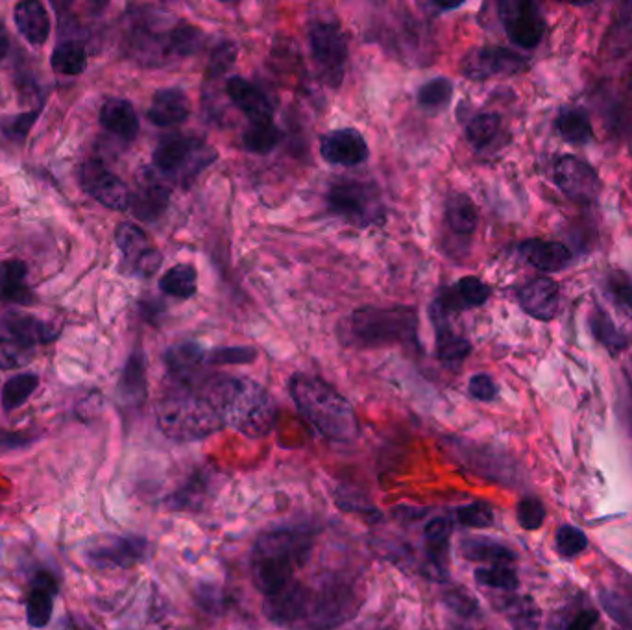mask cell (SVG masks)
<instances>
[{
    "instance_id": "obj_55",
    "label": "cell",
    "mask_w": 632,
    "mask_h": 630,
    "mask_svg": "<svg viewBox=\"0 0 632 630\" xmlns=\"http://www.w3.org/2000/svg\"><path fill=\"white\" fill-rule=\"evenodd\" d=\"M36 119L37 113H25V115L12 117V119H8V121H2L0 128H2V132L8 135L10 139L21 141V139H25L26 135H28Z\"/></svg>"
},
{
    "instance_id": "obj_4",
    "label": "cell",
    "mask_w": 632,
    "mask_h": 630,
    "mask_svg": "<svg viewBox=\"0 0 632 630\" xmlns=\"http://www.w3.org/2000/svg\"><path fill=\"white\" fill-rule=\"evenodd\" d=\"M418 315L411 307H363L346 316L341 340L350 348H385L416 342Z\"/></svg>"
},
{
    "instance_id": "obj_20",
    "label": "cell",
    "mask_w": 632,
    "mask_h": 630,
    "mask_svg": "<svg viewBox=\"0 0 632 630\" xmlns=\"http://www.w3.org/2000/svg\"><path fill=\"white\" fill-rule=\"evenodd\" d=\"M226 93L231 102L243 111L250 124L274 122V106L267 93L241 76H231L226 84Z\"/></svg>"
},
{
    "instance_id": "obj_7",
    "label": "cell",
    "mask_w": 632,
    "mask_h": 630,
    "mask_svg": "<svg viewBox=\"0 0 632 630\" xmlns=\"http://www.w3.org/2000/svg\"><path fill=\"white\" fill-rule=\"evenodd\" d=\"M328 209L357 228H368L385 220V204L374 183L339 180L326 194Z\"/></svg>"
},
{
    "instance_id": "obj_6",
    "label": "cell",
    "mask_w": 632,
    "mask_h": 630,
    "mask_svg": "<svg viewBox=\"0 0 632 630\" xmlns=\"http://www.w3.org/2000/svg\"><path fill=\"white\" fill-rule=\"evenodd\" d=\"M219 158L215 146L195 135H165L154 150V167L165 180L191 185Z\"/></svg>"
},
{
    "instance_id": "obj_13",
    "label": "cell",
    "mask_w": 632,
    "mask_h": 630,
    "mask_svg": "<svg viewBox=\"0 0 632 630\" xmlns=\"http://www.w3.org/2000/svg\"><path fill=\"white\" fill-rule=\"evenodd\" d=\"M115 241L126 265L141 278H150L158 272L163 255L152 244L150 237L137 224L122 222L115 231Z\"/></svg>"
},
{
    "instance_id": "obj_53",
    "label": "cell",
    "mask_w": 632,
    "mask_h": 630,
    "mask_svg": "<svg viewBox=\"0 0 632 630\" xmlns=\"http://www.w3.org/2000/svg\"><path fill=\"white\" fill-rule=\"evenodd\" d=\"M592 329L596 333L597 339L601 342H605L610 350H621L625 340L621 337V333H618V329L614 328V324L610 322V318L603 313H597L592 318Z\"/></svg>"
},
{
    "instance_id": "obj_37",
    "label": "cell",
    "mask_w": 632,
    "mask_h": 630,
    "mask_svg": "<svg viewBox=\"0 0 632 630\" xmlns=\"http://www.w3.org/2000/svg\"><path fill=\"white\" fill-rule=\"evenodd\" d=\"M196 274L195 267L191 265H176L169 272L163 274V278L159 279V289L169 296L180 298V300H189L196 294Z\"/></svg>"
},
{
    "instance_id": "obj_56",
    "label": "cell",
    "mask_w": 632,
    "mask_h": 630,
    "mask_svg": "<svg viewBox=\"0 0 632 630\" xmlns=\"http://www.w3.org/2000/svg\"><path fill=\"white\" fill-rule=\"evenodd\" d=\"M468 390L475 400L494 401L498 398V387H496L494 379L487 374H477V376L472 377Z\"/></svg>"
},
{
    "instance_id": "obj_34",
    "label": "cell",
    "mask_w": 632,
    "mask_h": 630,
    "mask_svg": "<svg viewBox=\"0 0 632 630\" xmlns=\"http://www.w3.org/2000/svg\"><path fill=\"white\" fill-rule=\"evenodd\" d=\"M437 331V357L444 364H455L464 361L470 352L472 344L459 333H455L450 326V320H433Z\"/></svg>"
},
{
    "instance_id": "obj_50",
    "label": "cell",
    "mask_w": 632,
    "mask_h": 630,
    "mask_svg": "<svg viewBox=\"0 0 632 630\" xmlns=\"http://www.w3.org/2000/svg\"><path fill=\"white\" fill-rule=\"evenodd\" d=\"M457 520L461 521L464 527L472 529H487L494 525V509L485 501H475L470 505H464L457 509Z\"/></svg>"
},
{
    "instance_id": "obj_33",
    "label": "cell",
    "mask_w": 632,
    "mask_h": 630,
    "mask_svg": "<svg viewBox=\"0 0 632 630\" xmlns=\"http://www.w3.org/2000/svg\"><path fill=\"white\" fill-rule=\"evenodd\" d=\"M28 267L23 261H8L0 268V298L6 302L28 305L32 302V292L26 285Z\"/></svg>"
},
{
    "instance_id": "obj_57",
    "label": "cell",
    "mask_w": 632,
    "mask_h": 630,
    "mask_svg": "<svg viewBox=\"0 0 632 630\" xmlns=\"http://www.w3.org/2000/svg\"><path fill=\"white\" fill-rule=\"evenodd\" d=\"M599 623V614L594 608H583L573 616L562 630H594Z\"/></svg>"
},
{
    "instance_id": "obj_43",
    "label": "cell",
    "mask_w": 632,
    "mask_h": 630,
    "mask_svg": "<svg viewBox=\"0 0 632 630\" xmlns=\"http://www.w3.org/2000/svg\"><path fill=\"white\" fill-rule=\"evenodd\" d=\"M501 130V117L498 113H481L468 122L466 126V139L470 145H474L477 150L487 148Z\"/></svg>"
},
{
    "instance_id": "obj_3",
    "label": "cell",
    "mask_w": 632,
    "mask_h": 630,
    "mask_svg": "<svg viewBox=\"0 0 632 630\" xmlns=\"http://www.w3.org/2000/svg\"><path fill=\"white\" fill-rule=\"evenodd\" d=\"M313 536L302 531L261 534L252 549V579L261 594L272 595L294 581L313 553Z\"/></svg>"
},
{
    "instance_id": "obj_11",
    "label": "cell",
    "mask_w": 632,
    "mask_h": 630,
    "mask_svg": "<svg viewBox=\"0 0 632 630\" xmlns=\"http://www.w3.org/2000/svg\"><path fill=\"white\" fill-rule=\"evenodd\" d=\"M499 19L512 43L523 49L536 47L546 32L542 13L535 2L529 0L499 2Z\"/></svg>"
},
{
    "instance_id": "obj_5",
    "label": "cell",
    "mask_w": 632,
    "mask_h": 630,
    "mask_svg": "<svg viewBox=\"0 0 632 630\" xmlns=\"http://www.w3.org/2000/svg\"><path fill=\"white\" fill-rule=\"evenodd\" d=\"M156 418L161 433L174 442L204 440L224 427L206 396L185 387L171 390L158 401Z\"/></svg>"
},
{
    "instance_id": "obj_8",
    "label": "cell",
    "mask_w": 632,
    "mask_h": 630,
    "mask_svg": "<svg viewBox=\"0 0 632 630\" xmlns=\"http://www.w3.org/2000/svg\"><path fill=\"white\" fill-rule=\"evenodd\" d=\"M309 41L320 80L329 87H339L348 63V39L341 26L333 21H318L311 26Z\"/></svg>"
},
{
    "instance_id": "obj_30",
    "label": "cell",
    "mask_w": 632,
    "mask_h": 630,
    "mask_svg": "<svg viewBox=\"0 0 632 630\" xmlns=\"http://www.w3.org/2000/svg\"><path fill=\"white\" fill-rule=\"evenodd\" d=\"M451 533L453 525L448 518H433L424 529L427 558L440 573H446L448 570Z\"/></svg>"
},
{
    "instance_id": "obj_29",
    "label": "cell",
    "mask_w": 632,
    "mask_h": 630,
    "mask_svg": "<svg viewBox=\"0 0 632 630\" xmlns=\"http://www.w3.org/2000/svg\"><path fill=\"white\" fill-rule=\"evenodd\" d=\"M2 328L6 329L15 339L21 340L30 350H34V346L37 344L52 342L58 337V329L45 324L43 320H37L34 316L28 315L8 316L2 324Z\"/></svg>"
},
{
    "instance_id": "obj_58",
    "label": "cell",
    "mask_w": 632,
    "mask_h": 630,
    "mask_svg": "<svg viewBox=\"0 0 632 630\" xmlns=\"http://www.w3.org/2000/svg\"><path fill=\"white\" fill-rule=\"evenodd\" d=\"M198 603L207 608V610H211V612H217L222 606V597H220L219 592L215 588L202 586L200 592H198Z\"/></svg>"
},
{
    "instance_id": "obj_10",
    "label": "cell",
    "mask_w": 632,
    "mask_h": 630,
    "mask_svg": "<svg viewBox=\"0 0 632 630\" xmlns=\"http://www.w3.org/2000/svg\"><path fill=\"white\" fill-rule=\"evenodd\" d=\"M357 610V595L342 582L324 584L322 590L313 592V601L307 614V627L311 630H333L352 618Z\"/></svg>"
},
{
    "instance_id": "obj_28",
    "label": "cell",
    "mask_w": 632,
    "mask_h": 630,
    "mask_svg": "<svg viewBox=\"0 0 632 630\" xmlns=\"http://www.w3.org/2000/svg\"><path fill=\"white\" fill-rule=\"evenodd\" d=\"M462 557L474 562H487L488 566H511L516 562V553L511 547L485 536H470L461 542Z\"/></svg>"
},
{
    "instance_id": "obj_21",
    "label": "cell",
    "mask_w": 632,
    "mask_h": 630,
    "mask_svg": "<svg viewBox=\"0 0 632 630\" xmlns=\"http://www.w3.org/2000/svg\"><path fill=\"white\" fill-rule=\"evenodd\" d=\"M518 300L527 315L549 322L559 311V285L549 278L531 279L518 292Z\"/></svg>"
},
{
    "instance_id": "obj_46",
    "label": "cell",
    "mask_w": 632,
    "mask_h": 630,
    "mask_svg": "<svg viewBox=\"0 0 632 630\" xmlns=\"http://www.w3.org/2000/svg\"><path fill=\"white\" fill-rule=\"evenodd\" d=\"M601 606L607 610L608 616L614 619L621 629L632 630V599L616 590L599 592Z\"/></svg>"
},
{
    "instance_id": "obj_22",
    "label": "cell",
    "mask_w": 632,
    "mask_h": 630,
    "mask_svg": "<svg viewBox=\"0 0 632 630\" xmlns=\"http://www.w3.org/2000/svg\"><path fill=\"white\" fill-rule=\"evenodd\" d=\"M58 594V581L47 573L39 571L30 584L26 597V623L32 629H45L54 614V595Z\"/></svg>"
},
{
    "instance_id": "obj_39",
    "label": "cell",
    "mask_w": 632,
    "mask_h": 630,
    "mask_svg": "<svg viewBox=\"0 0 632 630\" xmlns=\"http://www.w3.org/2000/svg\"><path fill=\"white\" fill-rule=\"evenodd\" d=\"M283 134L274 122L250 124L243 135L244 150L252 154H268L280 145Z\"/></svg>"
},
{
    "instance_id": "obj_59",
    "label": "cell",
    "mask_w": 632,
    "mask_h": 630,
    "mask_svg": "<svg viewBox=\"0 0 632 630\" xmlns=\"http://www.w3.org/2000/svg\"><path fill=\"white\" fill-rule=\"evenodd\" d=\"M616 296L620 298L621 303L632 307V283H618L616 285Z\"/></svg>"
},
{
    "instance_id": "obj_40",
    "label": "cell",
    "mask_w": 632,
    "mask_h": 630,
    "mask_svg": "<svg viewBox=\"0 0 632 630\" xmlns=\"http://www.w3.org/2000/svg\"><path fill=\"white\" fill-rule=\"evenodd\" d=\"M557 128L560 135L573 145H584L592 139V124L588 121L586 113L579 108L560 111Z\"/></svg>"
},
{
    "instance_id": "obj_14",
    "label": "cell",
    "mask_w": 632,
    "mask_h": 630,
    "mask_svg": "<svg viewBox=\"0 0 632 630\" xmlns=\"http://www.w3.org/2000/svg\"><path fill=\"white\" fill-rule=\"evenodd\" d=\"M178 25L171 23L167 15H145L139 19L132 32V47L141 60L158 63L172 54V32Z\"/></svg>"
},
{
    "instance_id": "obj_60",
    "label": "cell",
    "mask_w": 632,
    "mask_h": 630,
    "mask_svg": "<svg viewBox=\"0 0 632 630\" xmlns=\"http://www.w3.org/2000/svg\"><path fill=\"white\" fill-rule=\"evenodd\" d=\"M8 49H10V39H8V34H6V28L0 21V60L6 56Z\"/></svg>"
},
{
    "instance_id": "obj_44",
    "label": "cell",
    "mask_w": 632,
    "mask_h": 630,
    "mask_svg": "<svg viewBox=\"0 0 632 630\" xmlns=\"http://www.w3.org/2000/svg\"><path fill=\"white\" fill-rule=\"evenodd\" d=\"M474 579L481 586L509 594L520 588V579L511 566H481L474 571Z\"/></svg>"
},
{
    "instance_id": "obj_25",
    "label": "cell",
    "mask_w": 632,
    "mask_h": 630,
    "mask_svg": "<svg viewBox=\"0 0 632 630\" xmlns=\"http://www.w3.org/2000/svg\"><path fill=\"white\" fill-rule=\"evenodd\" d=\"M520 254L529 265L544 272H559L572 263V254L564 244L540 239H531L520 244Z\"/></svg>"
},
{
    "instance_id": "obj_2",
    "label": "cell",
    "mask_w": 632,
    "mask_h": 630,
    "mask_svg": "<svg viewBox=\"0 0 632 630\" xmlns=\"http://www.w3.org/2000/svg\"><path fill=\"white\" fill-rule=\"evenodd\" d=\"M289 390L296 409L322 437L341 444L357 438L359 422L352 403L324 379L294 374Z\"/></svg>"
},
{
    "instance_id": "obj_48",
    "label": "cell",
    "mask_w": 632,
    "mask_h": 630,
    "mask_svg": "<svg viewBox=\"0 0 632 630\" xmlns=\"http://www.w3.org/2000/svg\"><path fill=\"white\" fill-rule=\"evenodd\" d=\"M555 546L560 557L573 558L588 549V538L579 527L562 525L555 534Z\"/></svg>"
},
{
    "instance_id": "obj_38",
    "label": "cell",
    "mask_w": 632,
    "mask_h": 630,
    "mask_svg": "<svg viewBox=\"0 0 632 630\" xmlns=\"http://www.w3.org/2000/svg\"><path fill=\"white\" fill-rule=\"evenodd\" d=\"M39 387V377L36 374H17L12 379H8L2 387L0 403L4 411H15L21 405H25L30 400V396Z\"/></svg>"
},
{
    "instance_id": "obj_42",
    "label": "cell",
    "mask_w": 632,
    "mask_h": 630,
    "mask_svg": "<svg viewBox=\"0 0 632 630\" xmlns=\"http://www.w3.org/2000/svg\"><path fill=\"white\" fill-rule=\"evenodd\" d=\"M451 97H453V84L451 80L442 76L426 82L418 89V95H416L420 108L431 113L444 110L450 104Z\"/></svg>"
},
{
    "instance_id": "obj_41",
    "label": "cell",
    "mask_w": 632,
    "mask_h": 630,
    "mask_svg": "<svg viewBox=\"0 0 632 630\" xmlns=\"http://www.w3.org/2000/svg\"><path fill=\"white\" fill-rule=\"evenodd\" d=\"M52 69L56 73L65 74V76H78L86 69L87 54L86 49L78 43H61L54 52H52Z\"/></svg>"
},
{
    "instance_id": "obj_47",
    "label": "cell",
    "mask_w": 632,
    "mask_h": 630,
    "mask_svg": "<svg viewBox=\"0 0 632 630\" xmlns=\"http://www.w3.org/2000/svg\"><path fill=\"white\" fill-rule=\"evenodd\" d=\"M32 350L26 348L21 340L15 339L4 328H0V368L12 370L19 368L30 359Z\"/></svg>"
},
{
    "instance_id": "obj_32",
    "label": "cell",
    "mask_w": 632,
    "mask_h": 630,
    "mask_svg": "<svg viewBox=\"0 0 632 630\" xmlns=\"http://www.w3.org/2000/svg\"><path fill=\"white\" fill-rule=\"evenodd\" d=\"M146 398L145 359L141 353H134L124 368L119 383V400L126 407H139Z\"/></svg>"
},
{
    "instance_id": "obj_26",
    "label": "cell",
    "mask_w": 632,
    "mask_h": 630,
    "mask_svg": "<svg viewBox=\"0 0 632 630\" xmlns=\"http://www.w3.org/2000/svg\"><path fill=\"white\" fill-rule=\"evenodd\" d=\"M15 25L19 28L21 36L32 45H43L49 39V13L37 0H26L15 6Z\"/></svg>"
},
{
    "instance_id": "obj_23",
    "label": "cell",
    "mask_w": 632,
    "mask_h": 630,
    "mask_svg": "<svg viewBox=\"0 0 632 630\" xmlns=\"http://www.w3.org/2000/svg\"><path fill=\"white\" fill-rule=\"evenodd\" d=\"M146 115L159 128H174L189 119L191 102L180 87H165L156 91Z\"/></svg>"
},
{
    "instance_id": "obj_9",
    "label": "cell",
    "mask_w": 632,
    "mask_h": 630,
    "mask_svg": "<svg viewBox=\"0 0 632 630\" xmlns=\"http://www.w3.org/2000/svg\"><path fill=\"white\" fill-rule=\"evenodd\" d=\"M148 553L150 544L143 536L104 534L89 542V546L86 547V560L98 570H130L146 560Z\"/></svg>"
},
{
    "instance_id": "obj_36",
    "label": "cell",
    "mask_w": 632,
    "mask_h": 630,
    "mask_svg": "<svg viewBox=\"0 0 632 630\" xmlns=\"http://www.w3.org/2000/svg\"><path fill=\"white\" fill-rule=\"evenodd\" d=\"M211 494V477L206 473H196L185 485L172 494L169 507L176 510L200 509Z\"/></svg>"
},
{
    "instance_id": "obj_31",
    "label": "cell",
    "mask_w": 632,
    "mask_h": 630,
    "mask_svg": "<svg viewBox=\"0 0 632 630\" xmlns=\"http://www.w3.org/2000/svg\"><path fill=\"white\" fill-rule=\"evenodd\" d=\"M496 606L509 619L512 630H538L540 627V612L529 597L503 595L496 597Z\"/></svg>"
},
{
    "instance_id": "obj_51",
    "label": "cell",
    "mask_w": 632,
    "mask_h": 630,
    "mask_svg": "<svg viewBox=\"0 0 632 630\" xmlns=\"http://www.w3.org/2000/svg\"><path fill=\"white\" fill-rule=\"evenodd\" d=\"M257 359L256 348L250 346H235V348H217L213 352L206 353V363L215 366L224 364H250Z\"/></svg>"
},
{
    "instance_id": "obj_15",
    "label": "cell",
    "mask_w": 632,
    "mask_h": 630,
    "mask_svg": "<svg viewBox=\"0 0 632 630\" xmlns=\"http://www.w3.org/2000/svg\"><path fill=\"white\" fill-rule=\"evenodd\" d=\"M82 183L87 193L91 194L98 204L113 211H126L130 207L132 194L126 183L97 159H91L84 165Z\"/></svg>"
},
{
    "instance_id": "obj_18",
    "label": "cell",
    "mask_w": 632,
    "mask_h": 630,
    "mask_svg": "<svg viewBox=\"0 0 632 630\" xmlns=\"http://www.w3.org/2000/svg\"><path fill=\"white\" fill-rule=\"evenodd\" d=\"M320 154L329 165L357 167L365 163L370 150L363 134L355 128H341L328 132L320 139Z\"/></svg>"
},
{
    "instance_id": "obj_19",
    "label": "cell",
    "mask_w": 632,
    "mask_h": 630,
    "mask_svg": "<svg viewBox=\"0 0 632 630\" xmlns=\"http://www.w3.org/2000/svg\"><path fill=\"white\" fill-rule=\"evenodd\" d=\"M555 178L562 193L575 202H590L599 187L596 170L575 156H562L559 159L555 167Z\"/></svg>"
},
{
    "instance_id": "obj_17",
    "label": "cell",
    "mask_w": 632,
    "mask_h": 630,
    "mask_svg": "<svg viewBox=\"0 0 632 630\" xmlns=\"http://www.w3.org/2000/svg\"><path fill=\"white\" fill-rule=\"evenodd\" d=\"M159 178L158 170L145 169L137 178V189L130 196V207L135 217L143 222L161 219L171 202V189Z\"/></svg>"
},
{
    "instance_id": "obj_16",
    "label": "cell",
    "mask_w": 632,
    "mask_h": 630,
    "mask_svg": "<svg viewBox=\"0 0 632 630\" xmlns=\"http://www.w3.org/2000/svg\"><path fill=\"white\" fill-rule=\"evenodd\" d=\"M311 601H313V590L307 588L302 582L292 581L280 592L267 595L263 603V614L270 623L287 627L307 618Z\"/></svg>"
},
{
    "instance_id": "obj_27",
    "label": "cell",
    "mask_w": 632,
    "mask_h": 630,
    "mask_svg": "<svg viewBox=\"0 0 632 630\" xmlns=\"http://www.w3.org/2000/svg\"><path fill=\"white\" fill-rule=\"evenodd\" d=\"M102 126L124 141H134L139 134V119L134 106L124 98H110L100 110Z\"/></svg>"
},
{
    "instance_id": "obj_54",
    "label": "cell",
    "mask_w": 632,
    "mask_h": 630,
    "mask_svg": "<svg viewBox=\"0 0 632 630\" xmlns=\"http://www.w3.org/2000/svg\"><path fill=\"white\" fill-rule=\"evenodd\" d=\"M235 58H237V47L233 43L222 41L211 54L207 74L209 76H220V74L226 73L231 65L235 63Z\"/></svg>"
},
{
    "instance_id": "obj_1",
    "label": "cell",
    "mask_w": 632,
    "mask_h": 630,
    "mask_svg": "<svg viewBox=\"0 0 632 630\" xmlns=\"http://www.w3.org/2000/svg\"><path fill=\"white\" fill-rule=\"evenodd\" d=\"M204 396L219 412L222 424L244 437H267L276 425V403L254 379L217 377L207 385Z\"/></svg>"
},
{
    "instance_id": "obj_35",
    "label": "cell",
    "mask_w": 632,
    "mask_h": 630,
    "mask_svg": "<svg viewBox=\"0 0 632 630\" xmlns=\"http://www.w3.org/2000/svg\"><path fill=\"white\" fill-rule=\"evenodd\" d=\"M477 207L468 194H451L446 204V222L457 235H472L477 228Z\"/></svg>"
},
{
    "instance_id": "obj_24",
    "label": "cell",
    "mask_w": 632,
    "mask_h": 630,
    "mask_svg": "<svg viewBox=\"0 0 632 630\" xmlns=\"http://www.w3.org/2000/svg\"><path fill=\"white\" fill-rule=\"evenodd\" d=\"M206 363V353L196 342H180L165 352V364L178 387L191 388V381Z\"/></svg>"
},
{
    "instance_id": "obj_52",
    "label": "cell",
    "mask_w": 632,
    "mask_h": 630,
    "mask_svg": "<svg viewBox=\"0 0 632 630\" xmlns=\"http://www.w3.org/2000/svg\"><path fill=\"white\" fill-rule=\"evenodd\" d=\"M444 603L455 614L464 616V618H474L475 614L479 612V605H477L474 595L468 594L462 588H453L450 592H446L444 594Z\"/></svg>"
},
{
    "instance_id": "obj_45",
    "label": "cell",
    "mask_w": 632,
    "mask_h": 630,
    "mask_svg": "<svg viewBox=\"0 0 632 630\" xmlns=\"http://www.w3.org/2000/svg\"><path fill=\"white\" fill-rule=\"evenodd\" d=\"M204 32L185 21H178L172 32V54L180 58H189L202 49Z\"/></svg>"
},
{
    "instance_id": "obj_12",
    "label": "cell",
    "mask_w": 632,
    "mask_h": 630,
    "mask_svg": "<svg viewBox=\"0 0 632 630\" xmlns=\"http://www.w3.org/2000/svg\"><path fill=\"white\" fill-rule=\"evenodd\" d=\"M525 67V58L505 47H477L470 50L461 63L462 74L475 82L494 76H514Z\"/></svg>"
},
{
    "instance_id": "obj_49",
    "label": "cell",
    "mask_w": 632,
    "mask_h": 630,
    "mask_svg": "<svg viewBox=\"0 0 632 630\" xmlns=\"http://www.w3.org/2000/svg\"><path fill=\"white\" fill-rule=\"evenodd\" d=\"M516 520L525 531H536L544 525L546 507L538 497H523L516 507Z\"/></svg>"
},
{
    "instance_id": "obj_61",
    "label": "cell",
    "mask_w": 632,
    "mask_h": 630,
    "mask_svg": "<svg viewBox=\"0 0 632 630\" xmlns=\"http://www.w3.org/2000/svg\"><path fill=\"white\" fill-rule=\"evenodd\" d=\"M451 630H474V629H466V627H451Z\"/></svg>"
}]
</instances>
